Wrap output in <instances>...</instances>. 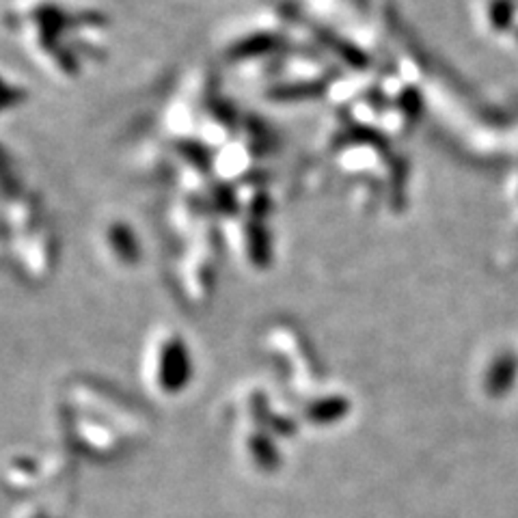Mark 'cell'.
Wrapping results in <instances>:
<instances>
[{
  "mask_svg": "<svg viewBox=\"0 0 518 518\" xmlns=\"http://www.w3.org/2000/svg\"><path fill=\"white\" fill-rule=\"evenodd\" d=\"M514 374H516V366L512 358L496 361V366L493 367V372H490V380H488L490 393H495V395L505 393V391L510 389L512 380H514Z\"/></svg>",
  "mask_w": 518,
  "mask_h": 518,
  "instance_id": "cell-2",
  "label": "cell"
},
{
  "mask_svg": "<svg viewBox=\"0 0 518 518\" xmlns=\"http://www.w3.org/2000/svg\"><path fill=\"white\" fill-rule=\"evenodd\" d=\"M186 361V354H184V348L179 341L168 343L167 352H165V367L160 372V383L162 387L168 391H177L182 387L186 380H184V374H186V366H177V363Z\"/></svg>",
  "mask_w": 518,
  "mask_h": 518,
  "instance_id": "cell-1",
  "label": "cell"
}]
</instances>
